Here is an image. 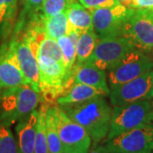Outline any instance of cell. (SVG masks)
Instances as JSON below:
<instances>
[{"mask_svg": "<svg viewBox=\"0 0 153 153\" xmlns=\"http://www.w3.org/2000/svg\"><path fill=\"white\" fill-rule=\"evenodd\" d=\"M68 117L87 131L94 146H97L107 137L113 109L105 95L90 99L76 104L60 105Z\"/></svg>", "mask_w": 153, "mask_h": 153, "instance_id": "1", "label": "cell"}, {"mask_svg": "<svg viewBox=\"0 0 153 153\" xmlns=\"http://www.w3.org/2000/svg\"><path fill=\"white\" fill-rule=\"evenodd\" d=\"M40 101V94L30 84L0 89V124H15L37 109Z\"/></svg>", "mask_w": 153, "mask_h": 153, "instance_id": "2", "label": "cell"}, {"mask_svg": "<svg viewBox=\"0 0 153 153\" xmlns=\"http://www.w3.org/2000/svg\"><path fill=\"white\" fill-rule=\"evenodd\" d=\"M39 67V93L43 104L49 105L73 84L65 66L54 59L38 55Z\"/></svg>", "mask_w": 153, "mask_h": 153, "instance_id": "3", "label": "cell"}, {"mask_svg": "<svg viewBox=\"0 0 153 153\" xmlns=\"http://www.w3.org/2000/svg\"><path fill=\"white\" fill-rule=\"evenodd\" d=\"M151 100H141L131 104L114 106L111 127L106 140H111L139 126L150 123Z\"/></svg>", "mask_w": 153, "mask_h": 153, "instance_id": "4", "label": "cell"}, {"mask_svg": "<svg viewBox=\"0 0 153 153\" xmlns=\"http://www.w3.org/2000/svg\"><path fill=\"white\" fill-rule=\"evenodd\" d=\"M104 146L111 153H151L153 149V123L106 140Z\"/></svg>", "mask_w": 153, "mask_h": 153, "instance_id": "5", "label": "cell"}, {"mask_svg": "<svg viewBox=\"0 0 153 153\" xmlns=\"http://www.w3.org/2000/svg\"><path fill=\"white\" fill-rule=\"evenodd\" d=\"M152 69V58L141 50L132 49L108 71L110 88L135 79Z\"/></svg>", "mask_w": 153, "mask_h": 153, "instance_id": "6", "label": "cell"}, {"mask_svg": "<svg viewBox=\"0 0 153 153\" xmlns=\"http://www.w3.org/2000/svg\"><path fill=\"white\" fill-rule=\"evenodd\" d=\"M134 11V9L121 4L90 10L94 32L99 38L123 36L126 23Z\"/></svg>", "mask_w": 153, "mask_h": 153, "instance_id": "7", "label": "cell"}, {"mask_svg": "<svg viewBox=\"0 0 153 153\" xmlns=\"http://www.w3.org/2000/svg\"><path fill=\"white\" fill-rule=\"evenodd\" d=\"M110 103L113 106L124 105L153 99V70L129 82L110 88Z\"/></svg>", "mask_w": 153, "mask_h": 153, "instance_id": "8", "label": "cell"}, {"mask_svg": "<svg viewBox=\"0 0 153 153\" xmlns=\"http://www.w3.org/2000/svg\"><path fill=\"white\" fill-rule=\"evenodd\" d=\"M123 36L144 53L153 49V10H134L127 22Z\"/></svg>", "mask_w": 153, "mask_h": 153, "instance_id": "9", "label": "cell"}, {"mask_svg": "<svg viewBox=\"0 0 153 153\" xmlns=\"http://www.w3.org/2000/svg\"><path fill=\"white\" fill-rule=\"evenodd\" d=\"M54 116L57 131L64 150L88 152L92 140L87 131L68 115L60 106H54Z\"/></svg>", "mask_w": 153, "mask_h": 153, "instance_id": "10", "label": "cell"}, {"mask_svg": "<svg viewBox=\"0 0 153 153\" xmlns=\"http://www.w3.org/2000/svg\"><path fill=\"white\" fill-rule=\"evenodd\" d=\"M135 49L123 36L99 38L88 62L102 70H108L119 62L130 50Z\"/></svg>", "mask_w": 153, "mask_h": 153, "instance_id": "11", "label": "cell"}, {"mask_svg": "<svg viewBox=\"0 0 153 153\" xmlns=\"http://www.w3.org/2000/svg\"><path fill=\"white\" fill-rule=\"evenodd\" d=\"M11 40L26 81L39 93V67L35 52L22 33H14Z\"/></svg>", "mask_w": 153, "mask_h": 153, "instance_id": "12", "label": "cell"}, {"mask_svg": "<svg viewBox=\"0 0 153 153\" xmlns=\"http://www.w3.org/2000/svg\"><path fill=\"white\" fill-rule=\"evenodd\" d=\"M27 84L22 73L12 40L0 46V89Z\"/></svg>", "mask_w": 153, "mask_h": 153, "instance_id": "13", "label": "cell"}, {"mask_svg": "<svg viewBox=\"0 0 153 153\" xmlns=\"http://www.w3.org/2000/svg\"><path fill=\"white\" fill-rule=\"evenodd\" d=\"M38 110L17 122L16 126L18 153H35V140L38 119Z\"/></svg>", "mask_w": 153, "mask_h": 153, "instance_id": "14", "label": "cell"}, {"mask_svg": "<svg viewBox=\"0 0 153 153\" xmlns=\"http://www.w3.org/2000/svg\"><path fill=\"white\" fill-rule=\"evenodd\" d=\"M73 83H83L103 90L108 96L110 88L108 87L107 76L105 70L99 68L90 62H85L80 66H76L73 71Z\"/></svg>", "mask_w": 153, "mask_h": 153, "instance_id": "15", "label": "cell"}, {"mask_svg": "<svg viewBox=\"0 0 153 153\" xmlns=\"http://www.w3.org/2000/svg\"><path fill=\"white\" fill-rule=\"evenodd\" d=\"M66 12L69 26L80 33L94 31L93 18L89 10L74 0H67Z\"/></svg>", "mask_w": 153, "mask_h": 153, "instance_id": "16", "label": "cell"}, {"mask_svg": "<svg viewBox=\"0 0 153 153\" xmlns=\"http://www.w3.org/2000/svg\"><path fill=\"white\" fill-rule=\"evenodd\" d=\"M100 95H106L103 90L83 83H73L57 99L56 103L59 105L76 104L83 102Z\"/></svg>", "mask_w": 153, "mask_h": 153, "instance_id": "17", "label": "cell"}, {"mask_svg": "<svg viewBox=\"0 0 153 153\" xmlns=\"http://www.w3.org/2000/svg\"><path fill=\"white\" fill-rule=\"evenodd\" d=\"M19 0H0V38H6L15 28Z\"/></svg>", "mask_w": 153, "mask_h": 153, "instance_id": "18", "label": "cell"}, {"mask_svg": "<svg viewBox=\"0 0 153 153\" xmlns=\"http://www.w3.org/2000/svg\"><path fill=\"white\" fill-rule=\"evenodd\" d=\"M43 25L45 36L58 39L66 35L69 27V22L66 10L55 16L45 17L43 16Z\"/></svg>", "mask_w": 153, "mask_h": 153, "instance_id": "19", "label": "cell"}, {"mask_svg": "<svg viewBox=\"0 0 153 153\" xmlns=\"http://www.w3.org/2000/svg\"><path fill=\"white\" fill-rule=\"evenodd\" d=\"M98 39V35L94 31H88L80 34L76 44V66L84 64L89 60L95 49Z\"/></svg>", "mask_w": 153, "mask_h": 153, "instance_id": "20", "label": "cell"}, {"mask_svg": "<svg viewBox=\"0 0 153 153\" xmlns=\"http://www.w3.org/2000/svg\"><path fill=\"white\" fill-rule=\"evenodd\" d=\"M45 123L49 153H61L64 151V147L60 141V136L57 131L53 106H49L46 110Z\"/></svg>", "mask_w": 153, "mask_h": 153, "instance_id": "21", "label": "cell"}, {"mask_svg": "<svg viewBox=\"0 0 153 153\" xmlns=\"http://www.w3.org/2000/svg\"><path fill=\"white\" fill-rule=\"evenodd\" d=\"M56 40L60 45V48L62 52L66 71L71 79L74 80L73 71H74V67L76 66V46L71 43V40L66 35H64Z\"/></svg>", "mask_w": 153, "mask_h": 153, "instance_id": "22", "label": "cell"}, {"mask_svg": "<svg viewBox=\"0 0 153 153\" xmlns=\"http://www.w3.org/2000/svg\"><path fill=\"white\" fill-rule=\"evenodd\" d=\"M49 106L48 105L43 104L38 111L39 112L35 140V153H49L45 123V113Z\"/></svg>", "mask_w": 153, "mask_h": 153, "instance_id": "23", "label": "cell"}, {"mask_svg": "<svg viewBox=\"0 0 153 153\" xmlns=\"http://www.w3.org/2000/svg\"><path fill=\"white\" fill-rule=\"evenodd\" d=\"M38 55H44L50 57L56 60L59 64L65 66L62 52L56 39L44 37L38 45L36 50V56Z\"/></svg>", "mask_w": 153, "mask_h": 153, "instance_id": "24", "label": "cell"}, {"mask_svg": "<svg viewBox=\"0 0 153 153\" xmlns=\"http://www.w3.org/2000/svg\"><path fill=\"white\" fill-rule=\"evenodd\" d=\"M44 0H22L23 10L20 14L14 30L20 29L34 15L39 14Z\"/></svg>", "mask_w": 153, "mask_h": 153, "instance_id": "25", "label": "cell"}, {"mask_svg": "<svg viewBox=\"0 0 153 153\" xmlns=\"http://www.w3.org/2000/svg\"><path fill=\"white\" fill-rule=\"evenodd\" d=\"M0 153H18L16 140L10 127L0 124Z\"/></svg>", "mask_w": 153, "mask_h": 153, "instance_id": "26", "label": "cell"}, {"mask_svg": "<svg viewBox=\"0 0 153 153\" xmlns=\"http://www.w3.org/2000/svg\"><path fill=\"white\" fill-rule=\"evenodd\" d=\"M67 0H44L41 13L44 16H55L66 10Z\"/></svg>", "mask_w": 153, "mask_h": 153, "instance_id": "27", "label": "cell"}, {"mask_svg": "<svg viewBox=\"0 0 153 153\" xmlns=\"http://www.w3.org/2000/svg\"><path fill=\"white\" fill-rule=\"evenodd\" d=\"M88 10H96L100 8L111 7L119 4L117 0H77Z\"/></svg>", "mask_w": 153, "mask_h": 153, "instance_id": "28", "label": "cell"}, {"mask_svg": "<svg viewBox=\"0 0 153 153\" xmlns=\"http://www.w3.org/2000/svg\"><path fill=\"white\" fill-rule=\"evenodd\" d=\"M129 8L134 10H153V0H132Z\"/></svg>", "mask_w": 153, "mask_h": 153, "instance_id": "29", "label": "cell"}, {"mask_svg": "<svg viewBox=\"0 0 153 153\" xmlns=\"http://www.w3.org/2000/svg\"><path fill=\"white\" fill-rule=\"evenodd\" d=\"M80 34H81V33H79V32H77V31L75 30L74 28L71 27L69 26L68 31H67V33H66V36L69 38V39L71 40V43L74 44L75 46H76V43H77V41H78V38L80 37Z\"/></svg>", "mask_w": 153, "mask_h": 153, "instance_id": "30", "label": "cell"}, {"mask_svg": "<svg viewBox=\"0 0 153 153\" xmlns=\"http://www.w3.org/2000/svg\"><path fill=\"white\" fill-rule=\"evenodd\" d=\"M88 153H111L109 152L105 146H98V147L96 148H94L93 150L91 151V152H89Z\"/></svg>", "mask_w": 153, "mask_h": 153, "instance_id": "31", "label": "cell"}, {"mask_svg": "<svg viewBox=\"0 0 153 153\" xmlns=\"http://www.w3.org/2000/svg\"><path fill=\"white\" fill-rule=\"evenodd\" d=\"M119 4H123V5L127 6V7H130V4H131L132 0H117Z\"/></svg>", "mask_w": 153, "mask_h": 153, "instance_id": "32", "label": "cell"}, {"mask_svg": "<svg viewBox=\"0 0 153 153\" xmlns=\"http://www.w3.org/2000/svg\"><path fill=\"white\" fill-rule=\"evenodd\" d=\"M149 118H150V122L153 123V99L151 100V110H150Z\"/></svg>", "mask_w": 153, "mask_h": 153, "instance_id": "33", "label": "cell"}, {"mask_svg": "<svg viewBox=\"0 0 153 153\" xmlns=\"http://www.w3.org/2000/svg\"><path fill=\"white\" fill-rule=\"evenodd\" d=\"M61 153H88L84 152H79V151H69V150H64Z\"/></svg>", "mask_w": 153, "mask_h": 153, "instance_id": "34", "label": "cell"}, {"mask_svg": "<svg viewBox=\"0 0 153 153\" xmlns=\"http://www.w3.org/2000/svg\"><path fill=\"white\" fill-rule=\"evenodd\" d=\"M152 152H153V149H152Z\"/></svg>", "mask_w": 153, "mask_h": 153, "instance_id": "35", "label": "cell"}, {"mask_svg": "<svg viewBox=\"0 0 153 153\" xmlns=\"http://www.w3.org/2000/svg\"><path fill=\"white\" fill-rule=\"evenodd\" d=\"M152 50H153V49H152ZM152 52H153V51H152ZM152 59H153V58H152Z\"/></svg>", "mask_w": 153, "mask_h": 153, "instance_id": "36", "label": "cell"}]
</instances>
